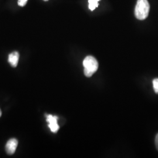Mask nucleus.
<instances>
[{"label": "nucleus", "instance_id": "nucleus-9", "mask_svg": "<svg viewBox=\"0 0 158 158\" xmlns=\"http://www.w3.org/2000/svg\"><path fill=\"white\" fill-rule=\"evenodd\" d=\"M155 145H156V149H158V134L155 137Z\"/></svg>", "mask_w": 158, "mask_h": 158}, {"label": "nucleus", "instance_id": "nucleus-2", "mask_svg": "<svg viewBox=\"0 0 158 158\" xmlns=\"http://www.w3.org/2000/svg\"><path fill=\"white\" fill-rule=\"evenodd\" d=\"M83 66L85 68V76L90 77L97 70L98 63L94 57L89 56L85 58L83 61Z\"/></svg>", "mask_w": 158, "mask_h": 158}, {"label": "nucleus", "instance_id": "nucleus-10", "mask_svg": "<svg viewBox=\"0 0 158 158\" xmlns=\"http://www.w3.org/2000/svg\"><path fill=\"white\" fill-rule=\"evenodd\" d=\"M1 114H2V113H1V110H0V117L1 116Z\"/></svg>", "mask_w": 158, "mask_h": 158}, {"label": "nucleus", "instance_id": "nucleus-7", "mask_svg": "<svg viewBox=\"0 0 158 158\" xmlns=\"http://www.w3.org/2000/svg\"><path fill=\"white\" fill-rule=\"evenodd\" d=\"M153 87L155 92L158 94V78L153 79Z\"/></svg>", "mask_w": 158, "mask_h": 158}, {"label": "nucleus", "instance_id": "nucleus-3", "mask_svg": "<svg viewBox=\"0 0 158 158\" xmlns=\"http://www.w3.org/2000/svg\"><path fill=\"white\" fill-rule=\"evenodd\" d=\"M57 117L52 115H48L46 117V121L49 123L48 126L52 132L56 133L59 129V126L57 124Z\"/></svg>", "mask_w": 158, "mask_h": 158}, {"label": "nucleus", "instance_id": "nucleus-8", "mask_svg": "<svg viewBox=\"0 0 158 158\" xmlns=\"http://www.w3.org/2000/svg\"><path fill=\"white\" fill-rule=\"evenodd\" d=\"M27 2H28V0H18V4L21 6H24L26 5Z\"/></svg>", "mask_w": 158, "mask_h": 158}, {"label": "nucleus", "instance_id": "nucleus-6", "mask_svg": "<svg viewBox=\"0 0 158 158\" xmlns=\"http://www.w3.org/2000/svg\"><path fill=\"white\" fill-rule=\"evenodd\" d=\"M100 0H89V8L91 11H93L98 6V1Z\"/></svg>", "mask_w": 158, "mask_h": 158}, {"label": "nucleus", "instance_id": "nucleus-1", "mask_svg": "<svg viewBox=\"0 0 158 158\" xmlns=\"http://www.w3.org/2000/svg\"><path fill=\"white\" fill-rule=\"evenodd\" d=\"M150 6L148 0H138L135 8V15L139 20L147 18L149 12Z\"/></svg>", "mask_w": 158, "mask_h": 158}, {"label": "nucleus", "instance_id": "nucleus-11", "mask_svg": "<svg viewBox=\"0 0 158 158\" xmlns=\"http://www.w3.org/2000/svg\"><path fill=\"white\" fill-rule=\"evenodd\" d=\"M44 1H48V0H44Z\"/></svg>", "mask_w": 158, "mask_h": 158}, {"label": "nucleus", "instance_id": "nucleus-4", "mask_svg": "<svg viewBox=\"0 0 158 158\" xmlns=\"http://www.w3.org/2000/svg\"><path fill=\"white\" fill-rule=\"evenodd\" d=\"M18 141L15 138H12L7 142L6 146V152L9 155L14 154L18 146Z\"/></svg>", "mask_w": 158, "mask_h": 158}, {"label": "nucleus", "instance_id": "nucleus-5", "mask_svg": "<svg viewBox=\"0 0 158 158\" xmlns=\"http://www.w3.org/2000/svg\"><path fill=\"white\" fill-rule=\"evenodd\" d=\"M19 53L17 52H14L8 56V62L10 63L12 67L15 68L19 61Z\"/></svg>", "mask_w": 158, "mask_h": 158}]
</instances>
